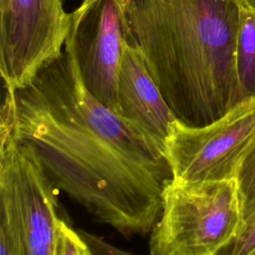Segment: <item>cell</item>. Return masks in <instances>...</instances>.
Listing matches in <instances>:
<instances>
[{
  "instance_id": "cell-6",
  "label": "cell",
  "mask_w": 255,
  "mask_h": 255,
  "mask_svg": "<svg viewBox=\"0 0 255 255\" xmlns=\"http://www.w3.org/2000/svg\"><path fill=\"white\" fill-rule=\"evenodd\" d=\"M69 16L63 0H7L0 7V73L5 88L26 85L61 54Z\"/></svg>"
},
{
  "instance_id": "cell-10",
  "label": "cell",
  "mask_w": 255,
  "mask_h": 255,
  "mask_svg": "<svg viewBox=\"0 0 255 255\" xmlns=\"http://www.w3.org/2000/svg\"><path fill=\"white\" fill-rule=\"evenodd\" d=\"M235 182L244 222L255 213V141L238 168Z\"/></svg>"
},
{
  "instance_id": "cell-12",
  "label": "cell",
  "mask_w": 255,
  "mask_h": 255,
  "mask_svg": "<svg viewBox=\"0 0 255 255\" xmlns=\"http://www.w3.org/2000/svg\"><path fill=\"white\" fill-rule=\"evenodd\" d=\"M217 255H255V213L242 223L234 239Z\"/></svg>"
},
{
  "instance_id": "cell-9",
  "label": "cell",
  "mask_w": 255,
  "mask_h": 255,
  "mask_svg": "<svg viewBox=\"0 0 255 255\" xmlns=\"http://www.w3.org/2000/svg\"><path fill=\"white\" fill-rule=\"evenodd\" d=\"M235 56L242 102L255 100V0H240Z\"/></svg>"
},
{
  "instance_id": "cell-14",
  "label": "cell",
  "mask_w": 255,
  "mask_h": 255,
  "mask_svg": "<svg viewBox=\"0 0 255 255\" xmlns=\"http://www.w3.org/2000/svg\"><path fill=\"white\" fill-rule=\"evenodd\" d=\"M79 232L90 245L95 255H135L128 251H125L121 248H118L115 245L87 231L79 230Z\"/></svg>"
},
{
  "instance_id": "cell-1",
  "label": "cell",
  "mask_w": 255,
  "mask_h": 255,
  "mask_svg": "<svg viewBox=\"0 0 255 255\" xmlns=\"http://www.w3.org/2000/svg\"><path fill=\"white\" fill-rule=\"evenodd\" d=\"M4 93L14 139L58 191L125 237L151 232L173 179L164 148L88 91L69 46Z\"/></svg>"
},
{
  "instance_id": "cell-3",
  "label": "cell",
  "mask_w": 255,
  "mask_h": 255,
  "mask_svg": "<svg viewBox=\"0 0 255 255\" xmlns=\"http://www.w3.org/2000/svg\"><path fill=\"white\" fill-rule=\"evenodd\" d=\"M243 223L235 179L186 182L172 179L150 232V255H217Z\"/></svg>"
},
{
  "instance_id": "cell-5",
  "label": "cell",
  "mask_w": 255,
  "mask_h": 255,
  "mask_svg": "<svg viewBox=\"0 0 255 255\" xmlns=\"http://www.w3.org/2000/svg\"><path fill=\"white\" fill-rule=\"evenodd\" d=\"M59 191L12 133L0 139V208L10 216L23 255H53Z\"/></svg>"
},
{
  "instance_id": "cell-13",
  "label": "cell",
  "mask_w": 255,
  "mask_h": 255,
  "mask_svg": "<svg viewBox=\"0 0 255 255\" xmlns=\"http://www.w3.org/2000/svg\"><path fill=\"white\" fill-rule=\"evenodd\" d=\"M0 255H23L14 224L2 208H0Z\"/></svg>"
},
{
  "instance_id": "cell-2",
  "label": "cell",
  "mask_w": 255,
  "mask_h": 255,
  "mask_svg": "<svg viewBox=\"0 0 255 255\" xmlns=\"http://www.w3.org/2000/svg\"><path fill=\"white\" fill-rule=\"evenodd\" d=\"M123 36L177 121L203 127L242 98L236 72L240 0H121Z\"/></svg>"
},
{
  "instance_id": "cell-8",
  "label": "cell",
  "mask_w": 255,
  "mask_h": 255,
  "mask_svg": "<svg viewBox=\"0 0 255 255\" xmlns=\"http://www.w3.org/2000/svg\"><path fill=\"white\" fill-rule=\"evenodd\" d=\"M119 115L136 125L163 148L176 120L148 73L140 54L124 40L117 79Z\"/></svg>"
},
{
  "instance_id": "cell-11",
  "label": "cell",
  "mask_w": 255,
  "mask_h": 255,
  "mask_svg": "<svg viewBox=\"0 0 255 255\" xmlns=\"http://www.w3.org/2000/svg\"><path fill=\"white\" fill-rule=\"evenodd\" d=\"M53 255H95L79 230L60 218L57 224Z\"/></svg>"
},
{
  "instance_id": "cell-4",
  "label": "cell",
  "mask_w": 255,
  "mask_h": 255,
  "mask_svg": "<svg viewBox=\"0 0 255 255\" xmlns=\"http://www.w3.org/2000/svg\"><path fill=\"white\" fill-rule=\"evenodd\" d=\"M255 141V100L244 102L203 127L173 121L164 142L173 179L198 182L235 179Z\"/></svg>"
},
{
  "instance_id": "cell-15",
  "label": "cell",
  "mask_w": 255,
  "mask_h": 255,
  "mask_svg": "<svg viewBox=\"0 0 255 255\" xmlns=\"http://www.w3.org/2000/svg\"><path fill=\"white\" fill-rule=\"evenodd\" d=\"M6 1H7V0H0V7H2V6L6 3Z\"/></svg>"
},
{
  "instance_id": "cell-7",
  "label": "cell",
  "mask_w": 255,
  "mask_h": 255,
  "mask_svg": "<svg viewBox=\"0 0 255 255\" xmlns=\"http://www.w3.org/2000/svg\"><path fill=\"white\" fill-rule=\"evenodd\" d=\"M121 0H83L70 13L65 44L88 91L119 114L117 79L123 55Z\"/></svg>"
}]
</instances>
